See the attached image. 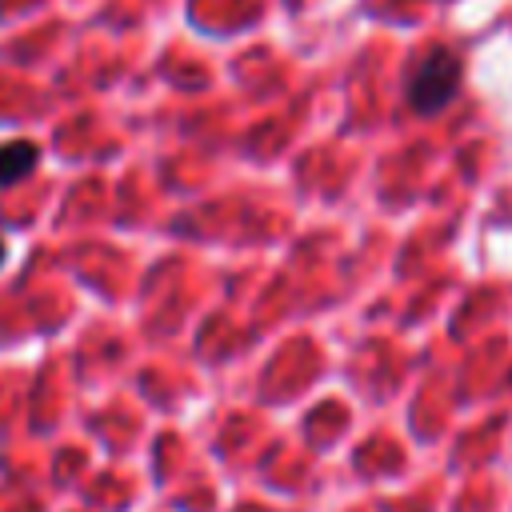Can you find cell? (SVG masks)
Wrapping results in <instances>:
<instances>
[{
	"label": "cell",
	"mask_w": 512,
	"mask_h": 512,
	"mask_svg": "<svg viewBox=\"0 0 512 512\" xmlns=\"http://www.w3.org/2000/svg\"><path fill=\"white\" fill-rule=\"evenodd\" d=\"M36 168V148L32 144H4L0 148V188L12 184L16 176H28Z\"/></svg>",
	"instance_id": "7a4b0ae2"
},
{
	"label": "cell",
	"mask_w": 512,
	"mask_h": 512,
	"mask_svg": "<svg viewBox=\"0 0 512 512\" xmlns=\"http://www.w3.org/2000/svg\"><path fill=\"white\" fill-rule=\"evenodd\" d=\"M460 76H464V60L460 52L436 44L428 48L408 76V108L420 116H436L456 92H460Z\"/></svg>",
	"instance_id": "6da1fadb"
}]
</instances>
